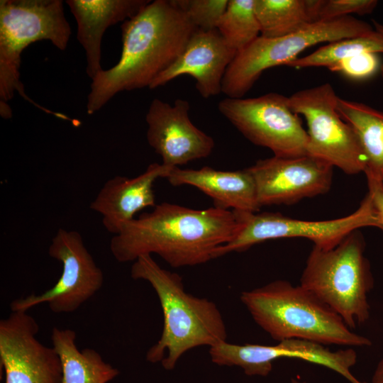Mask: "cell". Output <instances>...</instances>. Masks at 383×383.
Returning <instances> with one entry per match:
<instances>
[{
	"mask_svg": "<svg viewBox=\"0 0 383 383\" xmlns=\"http://www.w3.org/2000/svg\"><path fill=\"white\" fill-rule=\"evenodd\" d=\"M240 228L235 211L163 202L126 223L111 238L110 250L119 262L156 254L172 267L196 266L214 259L216 250L231 241Z\"/></svg>",
	"mask_w": 383,
	"mask_h": 383,
	"instance_id": "obj_1",
	"label": "cell"
},
{
	"mask_svg": "<svg viewBox=\"0 0 383 383\" xmlns=\"http://www.w3.org/2000/svg\"><path fill=\"white\" fill-rule=\"evenodd\" d=\"M121 28L118 62L91 79L87 103L89 115L121 91L149 88L180 55L197 29L173 0L150 1Z\"/></svg>",
	"mask_w": 383,
	"mask_h": 383,
	"instance_id": "obj_2",
	"label": "cell"
},
{
	"mask_svg": "<svg viewBox=\"0 0 383 383\" xmlns=\"http://www.w3.org/2000/svg\"><path fill=\"white\" fill-rule=\"evenodd\" d=\"M131 275L152 286L163 313L161 336L148 350V362L172 370L189 350L226 341V326L216 304L187 293L181 276L161 267L150 255L133 262Z\"/></svg>",
	"mask_w": 383,
	"mask_h": 383,
	"instance_id": "obj_3",
	"label": "cell"
},
{
	"mask_svg": "<svg viewBox=\"0 0 383 383\" xmlns=\"http://www.w3.org/2000/svg\"><path fill=\"white\" fill-rule=\"evenodd\" d=\"M240 300L255 322L273 339H299L323 345L362 347L370 339L353 332L313 294L285 280L242 292Z\"/></svg>",
	"mask_w": 383,
	"mask_h": 383,
	"instance_id": "obj_4",
	"label": "cell"
},
{
	"mask_svg": "<svg viewBox=\"0 0 383 383\" xmlns=\"http://www.w3.org/2000/svg\"><path fill=\"white\" fill-rule=\"evenodd\" d=\"M364 250L358 230L333 248L313 245L300 279L301 287L336 312L352 330L370 318L367 296L372 278Z\"/></svg>",
	"mask_w": 383,
	"mask_h": 383,
	"instance_id": "obj_5",
	"label": "cell"
},
{
	"mask_svg": "<svg viewBox=\"0 0 383 383\" xmlns=\"http://www.w3.org/2000/svg\"><path fill=\"white\" fill-rule=\"evenodd\" d=\"M72 33L62 0L0 1V104L18 92L41 111L60 117L28 97L20 77L21 54L31 43L49 40L65 50Z\"/></svg>",
	"mask_w": 383,
	"mask_h": 383,
	"instance_id": "obj_6",
	"label": "cell"
},
{
	"mask_svg": "<svg viewBox=\"0 0 383 383\" xmlns=\"http://www.w3.org/2000/svg\"><path fill=\"white\" fill-rule=\"evenodd\" d=\"M373 30L367 23L348 16L316 21L279 38L259 36L236 54L223 77L222 92L228 98H242L266 70L287 66L313 45L359 36Z\"/></svg>",
	"mask_w": 383,
	"mask_h": 383,
	"instance_id": "obj_7",
	"label": "cell"
},
{
	"mask_svg": "<svg viewBox=\"0 0 383 383\" xmlns=\"http://www.w3.org/2000/svg\"><path fill=\"white\" fill-rule=\"evenodd\" d=\"M235 211L240 223V230L231 241L216 250L214 259L233 252H243L256 244L279 238H307L314 246L328 249L355 230L366 226L378 227L368 194L353 213L331 220L306 221L280 213Z\"/></svg>",
	"mask_w": 383,
	"mask_h": 383,
	"instance_id": "obj_8",
	"label": "cell"
},
{
	"mask_svg": "<svg viewBox=\"0 0 383 383\" xmlns=\"http://www.w3.org/2000/svg\"><path fill=\"white\" fill-rule=\"evenodd\" d=\"M338 97L326 82L299 91L289 96L288 101L293 112L306 120L307 155L347 174L365 172L366 157L353 128L338 112Z\"/></svg>",
	"mask_w": 383,
	"mask_h": 383,
	"instance_id": "obj_9",
	"label": "cell"
},
{
	"mask_svg": "<svg viewBox=\"0 0 383 383\" xmlns=\"http://www.w3.org/2000/svg\"><path fill=\"white\" fill-rule=\"evenodd\" d=\"M218 111L253 144L277 157L307 155L309 138L288 97L268 93L255 98H226Z\"/></svg>",
	"mask_w": 383,
	"mask_h": 383,
	"instance_id": "obj_10",
	"label": "cell"
},
{
	"mask_svg": "<svg viewBox=\"0 0 383 383\" xmlns=\"http://www.w3.org/2000/svg\"><path fill=\"white\" fill-rule=\"evenodd\" d=\"M48 254L62 263L60 278L43 293L13 300L10 304L11 311H27L39 304H47L53 313H71L101 288L103 272L87 249L79 232L59 228L52 239Z\"/></svg>",
	"mask_w": 383,
	"mask_h": 383,
	"instance_id": "obj_11",
	"label": "cell"
},
{
	"mask_svg": "<svg viewBox=\"0 0 383 383\" xmlns=\"http://www.w3.org/2000/svg\"><path fill=\"white\" fill-rule=\"evenodd\" d=\"M211 361L221 366H238L249 376L268 375L279 358H298L331 369L350 383H363L351 372L357 362L352 348L332 351L323 345L299 339H287L274 345L233 344L223 341L209 348Z\"/></svg>",
	"mask_w": 383,
	"mask_h": 383,
	"instance_id": "obj_12",
	"label": "cell"
},
{
	"mask_svg": "<svg viewBox=\"0 0 383 383\" xmlns=\"http://www.w3.org/2000/svg\"><path fill=\"white\" fill-rule=\"evenodd\" d=\"M39 325L27 311L0 321V361L5 383H62L61 359L36 338Z\"/></svg>",
	"mask_w": 383,
	"mask_h": 383,
	"instance_id": "obj_13",
	"label": "cell"
},
{
	"mask_svg": "<svg viewBox=\"0 0 383 383\" xmlns=\"http://www.w3.org/2000/svg\"><path fill=\"white\" fill-rule=\"evenodd\" d=\"M255 180L260 207L292 204L328 192L333 168L326 162L305 155L260 160L247 167Z\"/></svg>",
	"mask_w": 383,
	"mask_h": 383,
	"instance_id": "obj_14",
	"label": "cell"
},
{
	"mask_svg": "<svg viewBox=\"0 0 383 383\" xmlns=\"http://www.w3.org/2000/svg\"><path fill=\"white\" fill-rule=\"evenodd\" d=\"M189 107L182 99L173 105L154 99L145 116L148 142L170 168L207 157L215 145L211 136L192 123Z\"/></svg>",
	"mask_w": 383,
	"mask_h": 383,
	"instance_id": "obj_15",
	"label": "cell"
},
{
	"mask_svg": "<svg viewBox=\"0 0 383 383\" xmlns=\"http://www.w3.org/2000/svg\"><path fill=\"white\" fill-rule=\"evenodd\" d=\"M237 52L231 48L217 29H196L177 60L152 82L156 89L183 74L192 77L204 98L222 92L225 73Z\"/></svg>",
	"mask_w": 383,
	"mask_h": 383,
	"instance_id": "obj_16",
	"label": "cell"
},
{
	"mask_svg": "<svg viewBox=\"0 0 383 383\" xmlns=\"http://www.w3.org/2000/svg\"><path fill=\"white\" fill-rule=\"evenodd\" d=\"M172 169L153 162L135 177L116 176L103 185L90 209L101 214L104 228L116 235L138 212L156 206L154 183L158 178H166Z\"/></svg>",
	"mask_w": 383,
	"mask_h": 383,
	"instance_id": "obj_17",
	"label": "cell"
},
{
	"mask_svg": "<svg viewBox=\"0 0 383 383\" xmlns=\"http://www.w3.org/2000/svg\"><path fill=\"white\" fill-rule=\"evenodd\" d=\"M150 0H67L77 22V39L85 51L88 77L93 79L101 71V40L111 26L137 15Z\"/></svg>",
	"mask_w": 383,
	"mask_h": 383,
	"instance_id": "obj_18",
	"label": "cell"
},
{
	"mask_svg": "<svg viewBox=\"0 0 383 383\" xmlns=\"http://www.w3.org/2000/svg\"><path fill=\"white\" fill-rule=\"evenodd\" d=\"M166 179L172 186L190 185L211 197L216 208L258 212L256 186L248 168L236 171L173 168Z\"/></svg>",
	"mask_w": 383,
	"mask_h": 383,
	"instance_id": "obj_19",
	"label": "cell"
},
{
	"mask_svg": "<svg viewBox=\"0 0 383 383\" xmlns=\"http://www.w3.org/2000/svg\"><path fill=\"white\" fill-rule=\"evenodd\" d=\"M76 336L72 329L52 330V347L62 362V383H108L119 374L118 370L105 362L96 350H79Z\"/></svg>",
	"mask_w": 383,
	"mask_h": 383,
	"instance_id": "obj_20",
	"label": "cell"
},
{
	"mask_svg": "<svg viewBox=\"0 0 383 383\" xmlns=\"http://www.w3.org/2000/svg\"><path fill=\"white\" fill-rule=\"evenodd\" d=\"M336 108L360 143L366 157V176L383 181V111L340 97Z\"/></svg>",
	"mask_w": 383,
	"mask_h": 383,
	"instance_id": "obj_21",
	"label": "cell"
},
{
	"mask_svg": "<svg viewBox=\"0 0 383 383\" xmlns=\"http://www.w3.org/2000/svg\"><path fill=\"white\" fill-rule=\"evenodd\" d=\"M260 36L274 38L316 22L314 0H255Z\"/></svg>",
	"mask_w": 383,
	"mask_h": 383,
	"instance_id": "obj_22",
	"label": "cell"
},
{
	"mask_svg": "<svg viewBox=\"0 0 383 383\" xmlns=\"http://www.w3.org/2000/svg\"><path fill=\"white\" fill-rule=\"evenodd\" d=\"M365 52L383 53V35L376 30L359 36L330 42L311 54L298 57L287 66L296 69L329 67Z\"/></svg>",
	"mask_w": 383,
	"mask_h": 383,
	"instance_id": "obj_23",
	"label": "cell"
},
{
	"mask_svg": "<svg viewBox=\"0 0 383 383\" xmlns=\"http://www.w3.org/2000/svg\"><path fill=\"white\" fill-rule=\"evenodd\" d=\"M254 2L255 0H228L218 23L217 30L237 53L260 36Z\"/></svg>",
	"mask_w": 383,
	"mask_h": 383,
	"instance_id": "obj_24",
	"label": "cell"
},
{
	"mask_svg": "<svg viewBox=\"0 0 383 383\" xmlns=\"http://www.w3.org/2000/svg\"><path fill=\"white\" fill-rule=\"evenodd\" d=\"M197 29H216L228 0H173Z\"/></svg>",
	"mask_w": 383,
	"mask_h": 383,
	"instance_id": "obj_25",
	"label": "cell"
},
{
	"mask_svg": "<svg viewBox=\"0 0 383 383\" xmlns=\"http://www.w3.org/2000/svg\"><path fill=\"white\" fill-rule=\"evenodd\" d=\"M376 0H315L316 21L334 19L349 14H370L377 7Z\"/></svg>",
	"mask_w": 383,
	"mask_h": 383,
	"instance_id": "obj_26",
	"label": "cell"
},
{
	"mask_svg": "<svg viewBox=\"0 0 383 383\" xmlns=\"http://www.w3.org/2000/svg\"><path fill=\"white\" fill-rule=\"evenodd\" d=\"M378 54L365 52L340 61L328 69L354 80H364L380 70Z\"/></svg>",
	"mask_w": 383,
	"mask_h": 383,
	"instance_id": "obj_27",
	"label": "cell"
},
{
	"mask_svg": "<svg viewBox=\"0 0 383 383\" xmlns=\"http://www.w3.org/2000/svg\"><path fill=\"white\" fill-rule=\"evenodd\" d=\"M368 194L378 220V227L383 231V181L367 176Z\"/></svg>",
	"mask_w": 383,
	"mask_h": 383,
	"instance_id": "obj_28",
	"label": "cell"
},
{
	"mask_svg": "<svg viewBox=\"0 0 383 383\" xmlns=\"http://www.w3.org/2000/svg\"><path fill=\"white\" fill-rule=\"evenodd\" d=\"M371 383H383V358L379 361L374 372Z\"/></svg>",
	"mask_w": 383,
	"mask_h": 383,
	"instance_id": "obj_29",
	"label": "cell"
},
{
	"mask_svg": "<svg viewBox=\"0 0 383 383\" xmlns=\"http://www.w3.org/2000/svg\"><path fill=\"white\" fill-rule=\"evenodd\" d=\"M0 113L4 118H9L12 116L11 109L7 104H0Z\"/></svg>",
	"mask_w": 383,
	"mask_h": 383,
	"instance_id": "obj_30",
	"label": "cell"
},
{
	"mask_svg": "<svg viewBox=\"0 0 383 383\" xmlns=\"http://www.w3.org/2000/svg\"><path fill=\"white\" fill-rule=\"evenodd\" d=\"M372 22H373L374 30H376L377 31L379 32L380 33L383 35V24L376 21H372ZM379 72H380L382 77L383 78V64H382L381 65Z\"/></svg>",
	"mask_w": 383,
	"mask_h": 383,
	"instance_id": "obj_31",
	"label": "cell"
},
{
	"mask_svg": "<svg viewBox=\"0 0 383 383\" xmlns=\"http://www.w3.org/2000/svg\"><path fill=\"white\" fill-rule=\"evenodd\" d=\"M292 383H304V382H302L301 380H299L297 379H292Z\"/></svg>",
	"mask_w": 383,
	"mask_h": 383,
	"instance_id": "obj_32",
	"label": "cell"
}]
</instances>
